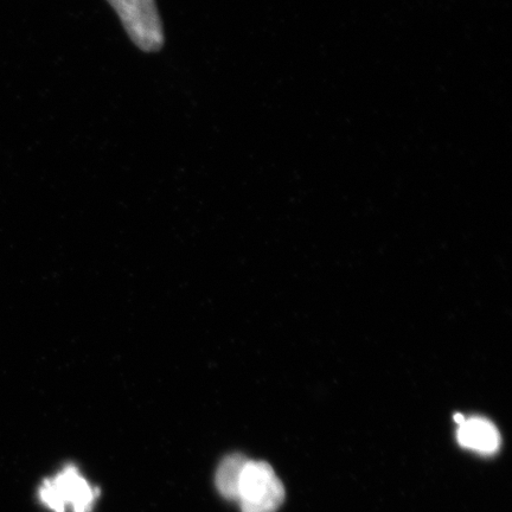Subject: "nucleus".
I'll return each instance as SVG.
<instances>
[{"mask_svg":"<svg viewBox=\"0 0 512 512\" xmlns=\"http://www.w3.org/2000/svg\"><path fill=\"white\" fill-rule=\"evenodd\" d=\"M284 501L285 488L273 467L248 459L239 485L242 512H277Z\"/></svg>","mask_w":512,"mask_h":512,"instance_id":"f257e3e1","label":"nucleus"},{"mask_svg":"<svg viewBox=\"0 0 512 512\" xmlns=\"http://www.w3.org/2000/svg\"><path fill=\"white\" fill-rule=\"evenodd\" d=\"M127 35L139 49L153 53L163 47L164 32L156 0H107Z\"/></svg>","mask_w":512,"mask_h":512,"instance_id":"f03ea898","label":"nucleus"},{"mask_svg":"<svg viewBox=\"0 0 512 512\" xmlns=\"http://www.w3.org/2000/svg\"><path fill=\"white\" fill-rule=\"evenodd\" d=\"M98 496L99 490L92 488L74 465L44 480L40 489L41 501L55 512H66L67 508L73 512H91Z\"/></svg>","mask_w":512,"mask_h":512,"instance_id":"7ed1b4c3","label":"nucleus"},{"mask_svg":"<svg viewBox=\"0 0 512 512\" xmlns=\"http://www.w3.org/2000/svg\"><path fill=\"white\" fill-rule=\"evenodd\" d=\"M458 426V443L467 450L480 454H495L501 447V434L488 419L473 416L465 418Z\"/></svg>","mask_w":512,"mask_h":512,"instance_id":"20e7f679","label":"nucleus"},{"mask_svg":"<svg viewBox=\"0 0 512 512\" xmlns=\"http://www.w3.org/2000/svg\"><path fill=\"white\" fill-rule=\"evenodd\" d=\"M248 458L240 453L229 454L222 460L216 472V486L220 494L229 501L238 502L239 485Z\"/></svg>","mask_w":512,"mask_h":512,"instance_id":"39448f33","label":"nucleus"}]
</instances>
